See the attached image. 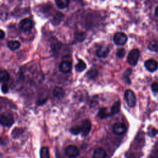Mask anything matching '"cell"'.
Returning a JSON list of instances; mask_svg holds the SVG:
<instances>
[{"mask_svg":"<svg viewBox=\"0 0 158 158\" xmlns=\"http://www.w3.org/2000/svg\"><path fill=\"white\" fill-rule=\"evenodd\" d=\"M1 124L5 127H10L14 122V118L11 113L4 112L0 116Z\"/></svg>","mask_w":158,"mask_h":158,"instance_id":"6da1fadb","label":"cell"},{"mask_svg":"<svg viewBox=\"0 0 158 158\" xmlns=\"http://www.w3.org/2000/svg\"><path fill=\"white\" fill-rule=\"evenodd\" d=\"M124 98L127 105L130 107H135L136 102V99L133 91L131 89L126 90L124 93Z\"/></svg>","mask_w":158,"mask_h":158,"instance_id":"7a4b0ae2","label":"cell"},{"mask_svg":"<svg viewBox=\"0 0 158 158\" xmlns=\"http://www.w3.org/2000/svg\"><path fill=\"white\" fill-rule=\"evenodd\" d=\"M139 57V50L138 49H133L129 52L127 56V62L130 65L135 66L137 64Z\"/></svg>","mask_w":158,"mask_h":158,"instance_id":"3957f363","label":"cell"},{"mask_svg":"<svg viewBox=\"0 0 158 158\" xmlns=\"http://www.w3.org/2000/svg\"><path fill=\"white\" fill-rule=\"evenodd\" d=\"M128 38L127 35L123 32L116 33L113 38L114 42L117 45H123L127 41Z\"/></svg>","mask_w":158,"mask_h":158,"instance_id":"277c9868","label":"cell"},{"mask_svg":"<svg viewBox=\"0 0 158 158\" xmlns=\"http://www.w3.org/2000/svg\"><path fill=\"white\" fill-rule=\"evenodd\" d=\"M33 22L28 18H25L22 19L19 23L20 28L24 31H30L33 28Z\"/></svg>","mask_w":158,"mask_h":158,"instance_id":"5b68a950","label":"cell"},{"mask_svg":"<svg viewBox=\"0 0 158 158\" xmlns=\"http://www.w3.org/2000/svg\"><path fill=\"white\" fill-rule=\"evenodd\" d=\"M65 154L70 158H75L78 156L80 151L76 146L69 145L65 149Z\"/></svg>","mask_w":158,"mask_h":158,"instance_id":"8992f818","label":"cell"},{"mask_svg":"<svg viewBox=\"0 0 158 158\" xmlns=\"http://www.w3.org/2000/svg\"><path fill=\"white\" fill-rule=\"evenodd\" d=\"M127 126L124 123L117 122L113 126V132L116 135H123L127 131Z\"/></svg>","mask_w":158,"mask_h":158,"instance_id":"52a82bcc","label":"cell"},{"mask_svg":"<svg viewBox=\"0 0 158 158\" xmlns=\"http://www.w3.org/2000/svg\"><path fill=\"white\" fill-rule=\"evenodd\" d=\"M81 127V129H82V132H81L82 136H86L89 133L91 129V121L88 118L85 119L83 121Z\"/></svg>","mask_w":158,"mask_h":158,"instance_id":"ba28073f","label":"cell"},{"mask_svg":"<svg viewBox=\"0 0 158 158\" xmlns=\"http://www.w3.org/2000/svg\"><path fill=\"white\" fill-rule=\"evenodd\" d=\"M144 67L148 71L151 72H153L157 69L158 62L152 59H148L146 61H145Z\"/></svg>","mask_w":158,"mask_h":158,"instance_id":"9c48e42d","label":"cell"},{"mask_svg":"<svg viewBox=\"0 0 158 158\" xmlns=\"http://www.w3.org/2000/svg\"><path fill=\"white\" fill-rule=\"evenodd\" d=\"M109 53V48L107 46H99L96 51V54L99 57H106L108 56Z\"/></svg>","mask_w":158,"mask_h":158,"instance_id":"30bf717a","label":"cell"},{"mask_svg":"<svg viewBox=\"0 0 158 158\" xmlns=\"http://www.w3.org/2000/svg\"><path fill=\"white\" fill-rule=\"evenodd\" d=\"M72 67V64L68 60H64L59 64V70L62 73H69L70 72Z\"/></svg>","mask_w":158,"mask_h":158,"instance_id":"8fae6325","label":"cell"},{"mask_svg":"<svg viewBox=\"0 0 158 158\" xmlns=\"http://www.w3.org/2000/svg\"><path fill=\"white\" fill-rule=\"evenodd\" d=\"M64 17V14H62L60 12H56L52 19V23L54 25H59L61 22V21L63 20Z\"/></svg>","mask_w":158,"mask_h":158,"instance_id":"7c38bea8","label":"cell"},{"mask_svg":"<svg viewBox=\"0 0 158 158\" xmlns=\"http://www.w3.org/2000/svg\"><path fill=\"white\" fill-rule=\"evenodd\" d=\"M106 156V152L102 148H96L93 154V158H105Z\"/></svg>","mask_w":158,"mask_h":158,"instance_id":"4fadbf2b","label":"cell"},{"mask_svg":"<svg viewBox=\"0 0 158 158\" xmlns=\"http://www.w3.org/2000/svg\"><path fill=\"white\" fill-rule=\"evenodd\" d=\"M120 110V101H115L111 107L110 109V114L111 115H114L119 112Z\"/></svg>","mask_w":158,"mask_h":158,"instance_id":"5bb4252c","label":"cell"},{"mask_svg":"<svg viewBox=\"0 0 158 158\" xmlns=\"http://www.w3.org/2000/svg\"><path fill=\"white\" fill-rule=\"evenodd\" d=\"M98 115L101 119H103L109 117L110 115H111V114L110 112L108 111L107 107H101L98 111Z\"/></svg>","mask_w":158,"mask_h":158,"instance_id":"9a60e30c","label":"cell"},{"mask_svg":"<svg viewBox=\"0 0 158 158\" xmlns=\"http://www.w3.org/2000/svg\"><path fill=\"white\" fill-rule=\"evenodd\" d=\"M65 91L61 87H55L53 89V95L56 98H61L64 96Z\"/></svg>","mask_w":158,"mask_h":158,"instance_id":"2e32d148","label":"cell"},{"mask_svg":"<svg viewBox=\"0 0 158 158\" xmlns=\"http://www.w3.org/2000/svg\"><path fill=\"white\" fill-rule=\"evenodd\" d=\"M7 47L12 51L16 50L19 49L20 46V43L18 41H9L7 43Z\"/></svg>","mask_w":158,"mask_h":158,"instance_id":"e0dca14e","label":"cell"},{"mask_svg":"<svg viewBox=\"0 0 158 158\" xmlns=\"http://www.w3.org/2000/svg\"><path fill=\"white\" fill-rule=\"evenodd\" d=\"M86 68V65L84 61H83L81 59H79L78 63L75 65V69L77 72H81L83 71Z\"/></svg>","mask_w":158,"mask_h":158,"instance_id":"ac0fdd59","label":"cell"},{"mask_svg":"<svg viewBox=\"0 0 158 158\" xmlns=\"http://www.w3.org/2000/svg\"><path fill=\"white\" fill-rule=\"evenodd\" d=\"M75 38L78 41L81 42L86 39V34L83 31H77L75 33Z\"/></svg>","mask_w":158,"mask_h":158,"instance_id":"d6986e66","label":"cell"},{"mask_svg":"<svg viewBox=\"0 0 158 158\" xmlns=\"http://www.w3.org/2000/svg\"><path fill=\"white\" fill-rule=\"evenodd\" d=\"M56 6L59 9H64L69 6V1L68 0H56L55 1Z\"/></svg>","mask_w":158,"mask_h":158,"instance_id":"ffe728a7","label":"cell"},{"mask_svg":"<svg viewBox=\"0 0 158 158\" xmlns=\"http://www.w3.org/2000/svg\"><path fill=\"white\" fill-rule=\"evenodd\" d=\"M10 79V75L6 70H2L0 72V80L1 82H6Z\"/></svg>","mask_w":158,"mask_h":158,"instance_id":"44dd1931","label":"cell"},{"mask_svg":"<svg viewBox=\"0 0 158 158\" xmlns=\"http://www.w3.org/2000/svg\"><path fill=\"white\" fill-rule=\"evenodd\" d=\"M148 48L151 51H154V52L158 51V43L154 40L151 41V42L148 44Z\"/></svg>","mask_w":158,"mask_h":158,"instance_id":"7402d4cb","label":"cell"},{"mask_svg":"<svg viewBox=\"0 0 158 158\" xmlns=\"http://www.w3.org/2000/svg\"><path fill=\"white\" fill-rule=\"evenodd\" d=\"M86 76L89 79H94L98 76V72L96 69H92L86 73Z\"/></svg>","mask_w":158,"mask_h":158,"instance_id":"603a6c76","label":"cell"},{"mask_svg":"<svg viewBox=\"0 0 158 158\" xmlns=\"http://www.w3.org/2000/svg\"><path fill=\"white\" fill-rule=\"evenodd\" d=\"M70 131L75 135H77L80 133L82 132V129H81V125H74L73 127H72L70 128Z\"/></svg>","mask_w":158,"mask_h":158,"instance_id":"cb8c5ba5","label":"cell"},{"mask_svg":"<svg viewBox=\"0 0 158 158\" xmlns=\"http://www.w3.org/2000/svg\"><path fill=\"white\" fill-rule=\"evenodd\" d=\"M41 158H50L49 149L47 147H43L40 151Z\"/></svg>","mask_w":158,"mask_h":158,"instance_id":"d4e9b609","label":"cell"},{"mask_svg":"<svg viewBox=\"0 0 158 158\" xmlns=\"http://www.w3.org/2000/svg\"><path fill=\"white\" fill-rule=\"evenodd\" d=\"M132 70H131V69H127L123 73V77L125 80H127V83H130V81L129 80V76L130 75V74L131 73Z\"/></svg>","mask_w":158,"mask_h":158,"instance_id":"484cf974","label":"cell"},{"mask_svg":"<svg viewBox=\"0 0 158 158\" xmlns=\"http://www.w3.org/2000/svg\"><path fill=\"white\" fill-rule=\"evenodd\" d=\"M125 55V50L124 48H120V49H118L116 52V56L120 58V59H122L123 58Z\"/></svg>","mask_w":158,"mask_h":158,"instance_id":"4316f807","label":"cell"},{"mask_svg":"<svg viewBox=\"0 0 158 158\" xmlns=\"http://www.w3.org/2000/svg\"><path fill=\"white\" fill-rule=\"evenodd\" d=\"M151 89L154 93H158V82H153L152 83Z\"/></svg>","mask_w":158,"mask_h":158,"instance_id":"83f0119b","label":"cell"},{"mask_svg":"<svg viewBox=\"0 0 158 158\" xmlns=\"http://www.w3.org/2000/svg\"><path fill=\"white\" fill-rule=\"evenodd\" d=\"M1 90L3 93H7L9 91V87L7 84L4 83L1 86Z\"/></svg>","mask_w":158,"mask_h":158,"instance_id":"f1b7e54d","label":"cell"},{"mask_svg":"<svg viewBox=\"0 0 158 158\" xmlns=\"http://www.w3.org/2000/svg\"><path fill=\"white\" fill-rule=\"evenodd\" d=\"M0 34H1V35H0V38H1V40H2V39L4 38V36H5V33H4V31H3L2 30H0Z\"/></svg>","mask_w":158,"mask_h":158,"instance_id":"f546056e","label":"cell"},{"mask_svg":"<svg viewBox=\"0 0 158 158\" xmlns=\"http://www.w3.org/2000/svg\"><path fill=\"white\" fill-rule=\"evenodd\" d=\"M155 14L158 17V7H157L155 9Z\"/></svg>","mask_w":158,"mask_h":158,"instance_id":"4dcf8cb0","label":"cell"}]
</instances>
